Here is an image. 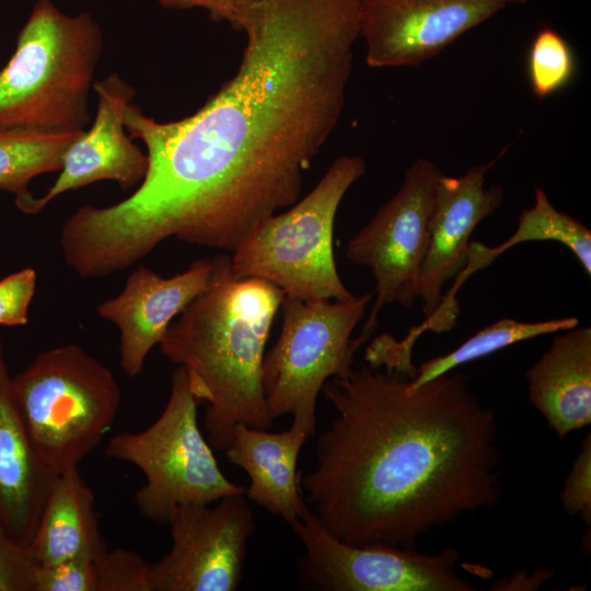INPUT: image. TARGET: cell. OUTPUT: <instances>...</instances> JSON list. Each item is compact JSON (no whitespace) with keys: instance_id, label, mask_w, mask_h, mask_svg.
I'll use <instances>...</instances> for the list:
<instances>
[{"instance_id":"27","label":"cell","mask_w":591,"mask_h":591,"mask_svg":"<svg viewBox=\"0 0 591 591\" xmlns=\"http://www.w3.org/2000/svg\"><path fill=\"white\" fill-rule=\"evenodd\" d=\"M37 275L24 268L0 280V325L21 326L28 321V309L36 288Z\"/></svg>"},{"instance_id":"9","label":"cell","mask_w":591,"mask_h":591,"mask_svg":"<svg viewBox=\"0 0 591 591\" xmlns=\"http://www.w3.org/2000/svg\"><path fill=\"white\" fill-rule=\"evenodd\" d=\"M441 175L434 162L424 158L414 161L395 195L347 243V259L367 266L375 282L369 316L351 341L355 352L373 335L385 306L397 303L409 308L418 299L428 223Z\"/></svg>"},{"instance_id":"1","label":"cell","mask_w":591,"mask_h":591,"mask_svg":"<svg viewBox=\"0 0 591 591\" xmlns=\"http://www.w3.org/2000/svg\"><path fill=\"white\" fill-rule=\"evenodd\" d=\"M361 2L246 0L239 69L200 108L159 121L128 105L125 127L148 169L117 215L137 243L233 252L300 199L343 113Z\"/></svg>"},{"instance_id":"21","label":"cell","mask_w":591,"mask_h":591,"mask_svg":"<svg viewBox=\"0 0 591 591\" xmlns=\"http://www.w3.org/2000/svg\"><path fill=\"white\" fill-rule=\"evenodd\" d=\"M577 325H579V320L575 316L540 322H522L508 317L498 320L479 329L452 351L421 363L416 368L415 375L408 380V389H417L431 379L513 344L561 332Z\"/></svg>"},{"instance_id":"13","label":"cell","mask_w":591,"mask_h":591,"mask_svg":"<svg viewBox=\"0 0 591 591\" xmlns=\"http://www.w3.org/2000/svg\"><path fill=\"white\" fill-rule=\"evenodd\" d=\"M505 152L506 149L490 161L472 166L461 176L442 174L437 183L428 223L429 243L418 285V299L422 302L425 320L399 341L408 351H413L415 341L438 312L445 283L454 280L465 268L473 231L502 205V187H487L486 176Z\"/></svg>"},{"instance_id":"10","label":"cell","mask_w":591,"mask_h":591,"mask_svg":"<svg viewBox=\"0 0 591 591\" xmlns=\"http://www.w3.org/2000/svg\"><path fill=\"white\" fill-rule=\"evenodd\" d=\"M305 555V580L326 591H474L456 573L459 551L421 554L396 546H357L329 533L306 506L290 525Z\"/></svg>"},{"instance_id":"22","label":"cell","mask_w":591,"mask_h":591,"mask_svg":"<svg viewBox=\"0 0 591 591\" xmlns=\"http://www.w3.org/2000/svg\"><path fill=\"white\" fill-rule=\"evenodd\" d=\"M555 241L566 246L591 276V232L570 215L558 210L546 193L536 187L532 207L524 209L513 234L497 247L482 245L480 252L487 264L507 250L525 242Z\"/></svg>"},{"instance_id":"25","label":"cell","mask_w":591,"mask_h":591,"mask_svg":"<svg viewBox=\"0 0 591 591\" xmlns=\"http://www.w3.org/2000/svg\"><path fill=\"white\" fill-rule=\"evenodd\" d=\"M96 590V558L80 556L36 567L34 591Z\"/></svg>"},{"instance_id":"31","label":"cell","mask_w":591,"mask_h":591,"mask_svg":"<svg viewBox=\"0 0 591 591\" xmlns=\"http://www.w3.org/2000/svg\"><path fill=\"white\" fill-rule=\"evenodd\" d=\"M507 2L528 3L530 0H506Z\"/></svg>"},{"instance_id":"29","label":"cell","mask_w":591,"mask_h":591,"mask_svg":"<svg viewBox=\"0 0 591 591\" xmlns=\"http://www.w3.org/2000/svg\"><path fill=\"white\" fill-rule=\"evenodd\" d=\"M167 10L202 9L213 22H227L235 31H241L246 0H159Z\"/></svg>"},{"instance_id":"19","label":"cell","mask_w":591,"mask_h":591,"mask_svg":"<svg viewBox=\"0 0 591 591\" xmlns=\"http://www.w3.org/2000/svg\"><path fill=\"white\" fill-rule=\"evenodd\" d=\"M107 549L95 510V495L78 467L58 474L27 551L36 565H50Z\"/></svg>"},{"instance_id":"16","label":"cell","mask_w":591,"mask_h":591,"mask_svg":"<svg viewBox=\"0 0 591 591\" xmlns=\"http://www.w3.org/2000/svg\"><path fill=\"white\" fill-rule=\"evenodd\" d=\"M0 336V526L27 548L58 474L35 450L20 416Z\"/></svg>"},{"instance_id":"7","label":"cell","mask_w":591,"mask_h":591,"mask_svg":"<svg viewBox=\"0 0 591 591\" xmlns=\"http://www.w3.org/2000/svg\"><path fill=\"white\" fill-rule=\"evenodd\" d=\"M187 371L179 366L172 375L167 403L149 427L113 436L107 457L141 471L146 483L135 502L143 518L167 523L173 511L186 505H211L243 494L219 468L212 448L198 426L197 405Z\"/></svg>"},{"instance_id":"30","label":"cell","mask_w":591,"mask_h":591,"mask_svg":"<svg viewBox=\"0 0 591 591\" xmlns=\"http://www.w3.org/2000/svg\"><path fill=\"white\" fill-rule=\"evenodd\" d=\"M554 572L548 569H537L536 572L528 577L525 571H515L508 580L496 581L491 590H535L553 577Z\"/></svg>"},{"instance_id":"6","label":"cell","mask_w":591,"mask_h":591,"mask_svg":"<svg viewBox=\"0 0 591 591\" xmlns=\"http://www.w3.org/2000/svg\"><path fill=\"white\" fill-rule=\"evenodd\" d=\"M364 173L361 157L337 158L310 193L259 223L232 252L233 276L265 280L303 300L352 299L337 273L333 232L344 196Z\"/></svg>"},{"instance_id":"12","label":"cell","mask_w":591,"mask_h":591,"mask_svg":"<svg viewBox=\"0 0 591 591\" xmlns=\"http://www.w3.org/2000/svg\"><path fill=\"white\" fill-rule=\"evenodd\" d=\"M506 0H362L370 67H416L500 12Z\"/></svg>"},{"instance_id":"23","label":"cell","mask_w":591,"mask_h":591,"mask_svg":"<svg viewBox=\"0 0 591 591\" xmlns=\"http://www.w3.org/2000/svg\"><path fill=\"white\" fill-rule=\"evenodd\" d=\"M577 61L569 43L554 28H541L532 40L528 57L531 90L546 99L567 86L576 74Z\"/></svg>"},{"instance_id":"24","label":"cell","mask_w":591,"mask_h":591,"mask_svg":"<svg viewBox=\"0 0 591 591\" xmlns=\"http://www.w3.org/2000/svg\"><path fill=\"white\" fill-rule=\"evenodd\" d=\"M151 570L139 554L107 548L96 558V591H152Z\"/></svg>"},{"instance_id":"14","label":"cell","mask_w":591,"mask_h":591,"mask_svg":"<svg viewBox=\"0 0 591 591\" xmlns=\"http://www.w3.org/2000/svg\"><path fill=\"white\" fill-rule=\"evenodd\" d=\"M96 113L89 129L65 152L59 175L48 192L35 197L31 213L42 211L53 199L101 181H113L124 190L137 187L148 169V157L130 138L125 113L136 90L120 74L95 81Z\"/></svg>"},{"instance_id":"2","label":"cell","mask_w":591,"mask_h":591,"mask_svg":"<svg viewBox=\"0 0 591 591\" xmlns=\"http://www.w3.org/2000/svg\"><path fill=\"white\" fill-rule=\"evenodd\" d=\"M408 380L362 366L322 389L336 417L300 486L322 525L348 544L414 548L428 532L501 500L494 410L463 373L414 390Z\"/></svg>"},{"instance_id":"11","label":"cell","mask_w":591,"mask_h":591,"mask_svg":"<svg viewBox=\"0 0 591 591\" xmlns=\"http://www.w3.org/2000/svg\"><path fill=\"white\" fill-rule=\"evenodd\" d=\"M245 493L210 505L177 507L167 524L172 546L152 564V591H234L255 530Z\"/></svg>"},{"instance_id":"28","label":"cell","mask_w":591,"mask_h":591,"mask_svg":"<svg viewBox=\"0 0 591 591\" xmlns=\"http://www.w3.org/2000/svg\"><path fill=\"white\" fill-rule=\"evenodd\" d=\"M36 563L0 526V591H34Z\"/></svg>"},{"instance_id":"3","label":"cell","mask_w":591,"mask_h":591,"mask_svg":"<svg viewBox=\"0 0 591 591\" xmlns=\"http://www.w3.org/2000/svg\"><path fill=\"white\" fill-rule=\"evenodd\" d=\"M212 259L210 286L172 322L159 347L186 369L197 401L208 405L207 440L212 449L225 450L236 424L268 429L274 422L262 369L285 292L262 279L235 278L228 254Z\"/></svg>"},{"instance_id":"15","label":"cell","mask_w":591,"mask_h":591,"mask_svg":"<svg viewBox=\"0 0 591 591\" xmlns=\"http://www.w3.org/2000/svg\"><path fill=\"white\" fill-rule=\"evenodd\" d=\"M212 275V258L197 259L172 277L142 265L129 274L117 296L97 305V314L119 331L120 366L128 376L142 372L149 352L173 320L208 289Z\"/></svg>"},{"instance_id":"18","label":"cell","mask_w":591,"mask_h":591,"mask_svg":"<svg viewBox=\"0 0 591 591\" xmlns=\"http://www.w3.org/2000/svg\"><path fill=\"white\" fill-rule=\"evenodd\" d=\"M528 395L559 439L591 422V328L561 331L525 371Z\"/></svg>"},{"instance_id":"20","label":"cell","mask_w":591,"mask_h":591,"mask_svg":"<svg viewBox=\"0 0 591 591\" xmlns=\"http://www.w3.org/2000/svg\"><path fill=\"white\" fill-rule=\"evenodd\" d=\"M83 130L0 128V189L14 195L22 212L30 215L35 198L28 189L32 179L59 171L65 152Z\"/></svg>"},{"instance_id":"5","label":"cell","mask_w":591,"mask_h":591,"mask_svg":"<svg viewBox=\"0 0 591 591\" xmlns=\"http://www.w3.org/2000/svg\"><path fill=\"white\" fill-rule=\"evenodd\" d=\"M11 386L35 450L56 474L78 467L100 444L120 405L112 371L77 345L40 352Z\"/></svg>"},{"instance_id":"26","label":"cell","mask_w":591,"mask_h":591,"mask_svg":"<svg viewBox=\"0 0 591 591\" xmlns=\"http://www.w3.org/2000/svg\"><path fill=\"white\" fill-rule=\"evenodd\" d=\"M563 509L591 524V434L584 437L559 495Z\"/></svg>"},{"instance_id":"4","label":"cell","mask_w":591,"mask_h":591,"mask_svg":"<svg viewBox=\"0 0 591 591\" xmlns=\"http://www.w3.org/2000/svg\"><path fill=\"white\" fill-rule=\"evenodd\" d=\"M103 48L92 13L69 14L53 0H37L0 69V128L85 129Z\"/></svg>"},{"instance_id":"17","label":"cell","mask_w":591,"mask_h":591,"mask_svg":"<svg viewBox=\"0 0 591 591\" xmlns=\"http://www.w3.org/2000/svg\"><path fill=\"white\" fill-rule=\"evenodd\" d=\"M313 434L303 425L292 421L288 430L267 429L236 424L225 448L230 463L244 470L250 477L247 498L290 525L306 507L297 471L300 451Z\"/></svg>"},{"instance_id":"8","label":"cell","mask_w":591,"mask_h":591,"mask_svg":"<svg viewBox=\"0 0 591 591\" xmlns=\"http://www.w3.org/2000/svg\"><path fill=\"white\" fill-rule=\"evenodd\" d=\"M372 299L373 292L348 300L283 297L280 335L265 352L262 369L264 396L274 420L291 415L292 421L314 433L317 396L329 379L352 372L351 335Z\"/></svg>"}]
</instances>
